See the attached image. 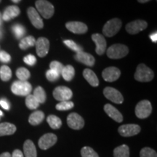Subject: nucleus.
<instances>
[{
	"instance_id": "obj_1",
	"label": "nucleus",
	"mask_w": 157,
	"mask_h": 157,
	"mask_svg": "<svg viewBox=\"0 0 157 157\" xmlns=\"http://www.w3.org/2000/svg\"><path fill=\"white\" fill-rule=\"evenodd\" d=\"M154 77V73L150 68H148L143 63L139 64L137 66L135 74V78L137 81L140 82H148L151 81Z\"/></svg>"
},
{
	"instance_id": "obj_2",
	"label": "nucleus",
	"mask_w": 157,
	"mask_h": 157,
	"mask_svg": "<svg viewBox=\"0 0 157 157\" xmlns=\"http://www.w3.org/2000/svg\"><path fill=\"white\" fill-rule=\"evenodd\" d=\"M36 10L45 19H49L54 15V6L47 0H37L35 3Z\"/></svg>"
},
{
	"instance_id": "obj_3",
	"label": "nucleus",
	"mask_w": 157,
	"mask_h": 157,
	"mask_svg": "<svg viewBox=\"0 0 157 157\" xmlns=\"http://www.w3.org/2000/svg\"><path fill=\"white\" fill-rule=\"evenodd\" d=\"M128 53V48L126 45L122 44H115L111 45L107 50V56L111 59L123 58Z\"/></svg>"
},
{
	"instance_id": "obj_4",
	"label": "nucleus",
	"mask_w": 157,
	"mask_h": 157,
	"mask_svg": "<svg viewBox=\"0 0 157 157\" xmlns=\"http://www.w3.org/2000/svg\"><path fill=\"white\" fill-rule=\"evenodd\" d=\"M11 90L13 94L19 96H27L30 95L32 86L27 81H15L12 84Z\"/></svg>"
},
{
	"instance_id": "obj_5",
	"label": "nucleus",
	"mask_w": 157,
	"mask_h": 157,
	"mask_svg": "<svg viewBox=\"0 0 157 157\" xmlns=\"http://www.w3.org/2000/svg\"><path fill=\"white\" fill-rule=\"evenodd\" d=\"M121 25H122V23H121L120 19L113 18L109 20L103 26V34L108 37L113 36L120 30Z\"/></svg>"
},
{
	"instance_id": "obj_6",
	"label": "nucleus",
	"mask_w": 157,
	"mask_h": 157,
	"mask_svg": "<svg viewBox=\"0 0 157 157\" xmlns=\"http://www.w3.org/2000/svg\"><path fill=\"white\" fill-rule=\"evenodd\" d=\"M135 115L139 119H146L151 115L152 112V106L150 101H142L139 102L135 107Z\"/></svg>"
},
{
	"instance_id": "obj_7",
	"label": "nucleus",
	"mask_w": 157,
	"mask_h": 157,
	"mask_svg": "<svg viewBox=\"0 0 157 157\" xmlns=\"http://www.w3.org/2000/svg\"><path fill=\"white\" fill-rule=\"evenodd\" d=\"M73 96V93L71 89L65 87V86H59L57 87L53 91V97L57 101H69Z\"/></svg>"
},
{
	"instance_id": "obj_8",
	"label": "nucleus",
	"mask_w": 157,
	"mask_h": 157,
	"mask_svg": "<svg viewBox=\"0 0 157 157\" xmlns=\"http://www.w3.org/2000/svg\"><path fill=\"white\" fill-rule=\"evenodd\" d=\"M140 127L134 124L121 125L118 129V132L123 137H132L140 132Z\"/></svg>"
},
{
	"instance_id": "obj_9",
	"label": "nucleus",
	"mask_w": 157,
	"mask_h": 157,
	"mask_svg": "<svg viewBox=\"0 0 157 157\" xmlns=\"http://www.w3.org/2000/svg\"><path fill=\"white\" fill-rule=\"evenodd\" d=\"M103 95L109 101L117 104H121L124 101V98L121 93L117 89L113 87H105L103 90Z\"/></svg>"
},
{
	"instance_id": "obj_10",
	"label": "nucleus",
	"mask_w": 157,
	"mask_h": 157,
	"mask_svg": "<svg viewBox=\"0 0 157 157\" xmlns=\"http://www.w3.org/2000/svg\"><path fill=\"white\" fill-rule=\"evenodd\" d=\"M148 26L146 21L143 20H136L127 23L126 25V31L129 34H137L140 31L145 30Z\"/></svg>"
},
{
	"instance_id": "obj_11",
	"label": "nucleus",
	"mask_w": 157,
	"mask_h": 157,
	"mask_svg": "<svg viewBox=\"0 0 157 157\" xmlns=\"http://www.w3.org/2000/svg\"><path fill=\"white\" fill-rule=\"evenodd\" d=\"M58 140V137L53 133H47L42 135L39 140V146L42 150H47V149L51 148L56 144Z\"/></svg>"
},
{
	"instance_id": "obj_12",
	"label": "nucleus",
	"mask_w": 157,
	"mask_h": 157,
	"mask_svg": "<svg viewBox=\"0 0 157 157\" xmlns=\"http://www.w3.org/2000/svg\"><path fill=\"white\" fill-rule=\"evenodd\" d=\"M67 124L70 128L76 129H81L84 126V120L81 116L76 113H71L67 117Z\"/></svg>"
},
{
	"instance_id": "obj_13",
	"label": "nucleus",
	"mask_w": 157,
	"mask_h": 157,
	"mask_svg": "<svg viewBox=\"0 0 157 157\" xmlns=\"http://www.w3.org/2000/svg\"><path fill=\"white\" fill-rule=\"evenodd\" d=\"M36 46V54L40 58H44L48 55L50 49V42L45 37H40L36 41L35 43Z\"/></svg>"
},
{
	"instance_id": "obj_14",
	"label": "nucleus",
	"mask_w": 157,
	"mask_h": 157,
	"mask_svg": "<svg viewBox=\"0 0 157 157\" xmlns=\"http://www.w3.org/2000/svg\"><path fill=\"white\" fill-rule=\"evenodd\" d=\"M102 76L105 81L113 82L117 81L118 78L120 77L121 71L118 68L111 66V67L105 68L102 73Z\"/></svg>"
},
{
	"instance_id": "obj_15",
	"label": "nucleus",
	"mask_w": 157,
	"mask_h": 157,
	"mask_svg": "<svg viewBox=\"0 0 157 157\" xmlns=\"http://www.w3.org/2000/svg\"><path fill=\"white\" fill-rule=\"evenodd\" d=\"M66 27L68 31L74 34H85L88 30L87 25L79 21H70L66 23Z\"/></svg>"
},
{
	"instance_id": "obj_16",
	"label": "nucleus",
	"mask_w": 157,
	"mask_h": 157,
	"mask_svg": "<svg viewBox=\"0 0 157 157\" xmlns=\"http://www.w3.org/2000/svg\"><path fill=\"white\" fill-rule=\"evenodd\" d=\"M92 39L95 42L96 48V53L99 56H102L106 50V41L103 35L100 34H94L92 35Z\"/></svg>"
},
{
	"instance_id": "obj_17",
	"label": "nucleus",
	"mask_w": 157,
	"mask_h": 157,
	"mask_svg": "<svg viewBox=\"0 0 157 157\" xmlns=\"http://www.w3.org/2000/svg\"><path fill=\"white\" fill-rule=\"evenodd\" d=\"M27 13H28L29 18L30 20L31 24L34 25L35 28L38 29L43 28V26H44L43 21L36 9L34 7H29Z\"/></svg>"
},
{
	"instance_id": "obj_18",
	"label": "nucleus",
	"mask_w": 157,
	"mask_h": 157,
	"mask_svg": "<svg viewBox=\"0 0 157 157\" xmlns=\"http://www.w3.org/2000/svg\"><path fill=\"white\" fill-rule=\"evenodd\" d=\"M74 58L77 61L82 63L86 65L87 66H90V67L93 66L95 62V58L92 55L84 52L83 51L77 52L74 56Z\"/></svg>"
},
{
	"instance_id": "obj_19",
	"label": "nucleus",
	"mask_w": 157,
	"mask_h": 157,
	"mask_svg": "<svg viewBox=\"0 0 157 157\" xmlns=\"http://www.w3.org/2000/svg\"><path fill=\"white\" fill-rule=\"evenodd\" d=\"M104 111L106 114L117 122L120 123L123 121V116L118 110L111 104H105L104 105Z\"/></svg>"
},
{
	"instance_id": "obj_20",
	"label": "nucleus",
	"mask_w": 157,
	"mask_h": 157,
	"mask_svg": "<svg viewBox=\"0 0 157 157\" xmlns=\"http://www.w3.org/2000/svg\"><path fill=\"white\" fill-rule=\"evenodd\" d=\"M20 13H21V10L18 7L15 5L9 6L4 11L2 20L5 21H10V20L18 16Z\"/></svg>"
},
{
	"instance_id": "obj_21",
	"label": "nucleus",
	"mask_w": 157,
	"mask_h": 157,
	"mask_svg": "<svg viewBox=\"0 0 157 157\" xmlns=\"http://www.w3.org/2000/svg\"><path fill=\"white\" fill-rule=\"evenodd\" d=\"M23 152L25 157H36V148L34 143L31 140L25 141L23 144Z\"/></svg>"
},
{
	"instance_id": "obj_22",
	"label": "nucleus",
	"mask_w": 157,
	"mask_h": 157,
	"mask_svg": "<svg viewBox=\"0 0 157 157\" xmlns=\"http://www.w3.org/2000/svg\"><path fill=\"white\" fill-rule=\"evenodd\" d=\"M83 76L88 82V83L93 87H98L99 85V80H98L96 74L92 70L89 68L84 69L83 71Z\"/></svg>"
},
{
	"instance_id": "obj_23",
	"label": "nucleus",
	"mask_w": 157,
	"mask_h": 157,
	"mask_svg": "<svg viewBox=\"0 0 157 157\" xmlns=\"http://www.w3.org/2000/svg\"><path fill=\"white\" fill-rule=\"evenodd\" d=\"M16 131V127L8 122L0 124V137L13 135Z\"/></svg>"
},
{
	"instance_id": "obj_24",
	"label": "nucleus",
	"mask_w": 157,
	"mask_h": 157,
	"mask_svg": "<svg viewBox=\"0 0 157 157\" xmlns=\"http://www.w3.org/2000/svg\"><path fill=\"white\" fill-rule=\"evenodd\" d=\"M44 119V113L41 111H36L33 112L29 118V122L33 126H36L41 124Z\"/></svg>"
},
{
	"instance_id": "obj_25",
	"label": "nucleus",
	"mask_w": 157,
	"mask_h": 157,
	"mask_svg": "<svg viewBox=\"0 0 157 157\" xmlns=\"http://www.w3.org/2000/svg\"><path fill=\"white\" fill-rule=\"evenodd\" d=\"M36 43V39L34 36H29L26 37H24L21 40V42L19 43V48L21 50H25L26 49H28L31 47H33L35 45Z\"/></svg>"
},
{
	"instance_id": "obj_26",
	"label": "nucleus",
	"mask_w": 157,
	"mask_h": 157,
	"mask_svg": "<svg viewBox=\"0 0 157 157\" xmlns=\"http://www.w3.org/2000/svg\"><path fill=\"white\" fill-rule=\"evenodd\" d=\"M61 74L63 78H64L66 81L69 82L71 79H73L74 75H75V70L74 68L71 65H68V66H64L63 68Z\"/></svg>"
},
{
	"instance_id": "obj_27",
	"label": "nucleus",
	"mask_w": 157,
	"mask_h": 157,
	"mask_svg": "<svg viewBox=\"0 0 157 157\" xmlns=\"http://www.w3.org/2000/svg\"><path fill=\"white\" fill-rule=\"evenodd\" d=\"M113 157H129V148L124 144L118 146L113 150Z\"/></svg>"
},
{
	"instance_id": "obj_28",
	"label": "nucleus",
	"mask_w": 157,
	"mask_h": 157,
	"mask_svg": "<svg viewBox=\"0 0 157 157\" xmlns=\"http://www.w3.org/2000/svg\"><path fill=\"white\" fill-rule=\"evenodd\" d=\"M48 124L53 129H58L61 127L62 121L60 118L56 115H50L47 119Z\"/></svg>"
},
{
	"instance_id": "obj_29",
	"label": "nucleus",
	"mask_w": 157,
	"mask_h": 157,
	"mask_svg": "<svg viewBox=\"0 0 157 157\" xmlns=\"http://www.w3.org/2000/svg\"><path fill=\"white\" fill-rule=\"evenodd\" d=\"M33 95L34 96V98L37 100V101L39 102V104L44 103L45 101H46V93H45L44 90L43 89L42 87H40V86H39V87H37L36 89L34 90Z\"/></svg>"
},
{
	"instance_id": "obj_30",
	"label": "nucleus",
	"mask_w": 157,
	"mask_h": 157,
	"mask_svg": "<svg viewBox=\"0 0 157 157\" xmlns=\"http://www.w3.org/2000/svg\"><path fill=\"white\" fill-rule=\"evenodd\" d=\"M25 105L29 109L34 110L39 106V103L33 95H29L25 98Z\"/></svg>"
},
{
	"instance_id": "obj_31",
	"label": "nucleus",
	"mask_w": 157,
	"mask_h": 157,
	"mask_svg": "<svg viewBox=\"0 0 157 157\" xmlns=\"http://www.w3.org/2000/svg\"><path fill=\"white\" fill-rule=\"evenodd\" d=\"M12 77V71L8 66H2L0 68V78L4 82H7Z\"/></svg>"
},
{
	"instance_id": "obj_32",
	"label": "nucleus",
	"mask_w": 157,
	"mask_h": 157,
	"mask_svg": "<svg viewBox=\"0 0 157 157\" xmlns=\"http://www.w3.org/2000/svg\"><path fill=\"white\" fill-rule=\"evenodd\" d=\"M12 30H13V34H14L15 36L16 37V39H22L23 36H24L25 34V29L23 25L18 24H15L12 28Z\"/></svg>"
},
{
	"instance_id": "obj_33",
	"label": "nucleus",
	"mask_w": 157,
	"mask_h": 157,
	"mask_svg": "<svg viewBox=\"0 0 157 157\" xmlns=\"http://www.w3.org/2000/svg\"><path fill=\"white\" fill-rule=\"evenodd\" d=\"M16 76L20 81H27V79L30 78L31 74L28 69L21 67L16 71Z\"/></svg>"
},
{
	"instance_id": "obj_34",
	"label": "nucleus",
	"mask_w": 157,
	"mask_h": 157,
	"mask_svg": "<svg viewBox=\"0 0 157 157\" xmlns=\"http://www.w3.org/2000/svg\"><path fill=\"white\" fill-rule=\"evenodd\" d=\"M74 104L73 102L67 101H61L56 105V109L58 111H68L73 109Z\"/></svg>"
},
{
	"instance_id": "obj_35",
	"label": "nucleus",
	"mask_w": 157,
	"mask_h": 157,
	"mask_svg": "<svg viewBox=\"0 0 157 157\" xmlns=\"http://www.w3.org/2000/svg\"><path fill=\"white\" fill-rule=\"evenodd\" d=\"M81 155L82 157H99L93 148L88 146H84L82 148Z\"/></svg>"
},
{
	"instance_id": "obj_36",
	"label": "nucleus",
	"mask_w": 157,
	"mask_h": 157,
	"mask_svg": "<svg viewBox=\"0 0 157 157\" xmlns=\"http://www.w3.org/2000/svg\"><path fill=\"white\" fill-rule=\"evenodd\" d=\"M63 43L66 44V46H67L68 48L71 49V50L75 51V52L77 53V52H82V47H80L79 45H78L76 42H74L73 40H70V39H67V40H64Z\"/></svg>"
},
{
	"instance_id": "obj_37",
	"label": "nucleus",
	"mask_w": 157,
	"mask_h": 157,
	"mask_svg": "<svg viewBox=\"0 0 157 157\" xmlns=\"http://www.w3.org/2000/svg\"><path fill=\"white\" fill-rule=\"evenodd\" d=\"M140 157H157L156 152L155 151L154 149L148 148H143L141 149L140 152Z\"/></svg>"
},
{
	"instance_id": "obj_38",
	"label": "nucleus",
	"mask_w": 157,
	"mask_h": 157,
	"mask_svg": "<svg viewBox=\"0 0 157 157\" xmlns=\"http://www.w3.org/2000/svg\"><path fill=\"white\" fill-rule=\"evenodd\" d=\"M63 67V65L61 63H60L59 61H56V60L52 61L50 64V69L55 71H56L57 73H58L59 74H61V71Z\"/></svg>"
},
{
	"instance_id": "obj_39",
	"label": "nucleus",
	"mask_w": 157,
	"mask_h": 157,
	"mask_svg": "<svg viewBox=\"0 0 157 157\" xmlns=\"http://www.w3.org/2000/svg\"><path fill=\"white\" fill-rule=\"evenodd\" d=\"M46 77L48 78V81L56 82L58 79L59 77H60V74L57 73L56 71H55L53 70L49 69L48 71L46 72Z\"/></svg>"
},
{
	"instance_id": "obj_40",
	"label": "nucleus",
	"mask_w": 157,
	"mask_h": 157,
	"mask_svg": "<svg viewBox=\"0 0 157 157\" xmlns=\"http://www.w3.org/2000/svg\"><path fill=\"white\" fill-rule=\"evenodd\" d=\"M23 60H24L25 63H26L27 65H29V66H34L36 63V57L33 56V55H28V56L24 57Z\"/></svg>"
},
{
	"instance_id": "obj_41",
	"label": "nucleus",
	"mask_w": 157,
	"mask_h": 157,
	"mask_svg": "<svg viewBox=\"0 0 157 157\" xmlns=\"http://www.w3.org/2000/svg\"><path fill=\"white\" fill-rule=\"evenodd\" d=\"M11 60V57L5 51H0V61L2 63H9Z\"/></svg>"
},
{
	"instance_id": "obj_42",
	"label": "nucleus",
	"mask_w": 157,
	"mask_h": 157,
	"mask_svg": "<svg viewBox=\"0 0 157 157\" xmlns=\"http://www.w3.org/2000/svg\"><path fill=\"white\" fill-rule=\"evenodd\" d=\"M0 105L5 110H9L10 107V106L9 102L6 99H5V98H2V99L0 100Z\"/></svg>"
},
{
	"instance_id": "obj_43",
	"label": "nucleus",
	"mask_w": 157,
	"mask_h": 157,
	"mask_svg": "<svg viewBox=\"0 0 157 157\" xmlns=\"http://www.w3.org/2000/svg\"><path fill=\"white\" fill-rule=\"evenodd\" d=\"M11 156H12V157H24V156H23V152L21 151L18 150V149H16V150H15Z\"/></svg>"
},
{
	"instance_id": "obj_44",
	"label": "nucleus",
	"mask_w": 157,
	"mask_h": 157,
	"mask_svg": "<svg viewBox=\"0 0 157 157\" xmlns=\"http://www.w3.org/2000/svg\"><path fill=\"white\" fill-rule=\"evenodd\" d=\"M150 38H151V41L153 42L156 43L157 42V34H156V32L153 33L152 34H151L150 35Z\"/></svg>"
},
{
	"instance_id": "obj_45",
	"label": "nucleus",
	"mask_w": 157,
	"mask_h": 157,
	"mask_svg": "<svg viewBox=\"0 0 157 157\" xmlns=\"http://www.w3.org/2000/svg\"><path fill=\"white\" fill-rule=\"evenodd\" d=\"M0 157H12L11 154L8 152H5L3 154H2L0 155Z\"/></svg>"
},
{
	"instance_id": "obj_46",
	"label": "nucleus",
	"mask_w": 157,
	"mask_h": 157,
	"mask_svg": "<svg viewBox=\"0 0 157 157\" xmlns=\"http://www.w3.org/2000/svg\"><path fill=\"white\" fill-rule=\"evenodd\" d=\"M149 1H151V0H137V2H138L143 3V4L148 2H149Z\"/></svg>"
},
{
	"instance_id": "obj_47",
	"label": "nucleus",
	"mask_w": 157,
	"mask_h": 157,
	"mask_svg": "<svg viewBox=\"0 0 157 157\" xmlns=\"http://www.w3.org/2000/svg\"><path fill=\"white\" fill-rule=\"evenodd\" d=\"M2 15L1 14V13H0V26H1L2 24Z\"/></svg>"
},
{
	"instance_id": "obj_48",
	"label": "nucleus",
	"mask_w": 157,
	"mask_h": 157,
	"mask_svg": "<svg viewBox=\"0 0 157 157\" xmlns=\"http://www.w3.org/2000/svg\"><path fill=\"white\" fill-rule=\"evenodd\" d=\"M12 1H13L14 3H18L21 1V0H12Z\"/></svg>"
},
{
	"instance_id": "obj_49",
	"label": "nucleus",
	"mask_w": 157,
	"mask_h": 157,
	"mask_svg": "<svg viewBox=\"0 0 157 157\" xmlns=\"http://www.w3.org/2000/svg\"><path fill=\"white\" fill-rule=\"evenodd\" d=\"M2 37V30L0 28V39H1Z\"/></svg>"
},
{
	"instance_id": "obj_50",
	"label": "nucleus",
	"mask_w": 157,
	"mask_h": 157,
	"mask_svg": "<svg viewBox=\"0 0 157 157\" xmlns=\"http://www.w3.org/2000/svg\"><path fill=\"white\" fill-rule=\"evenodd\" d=\"M2 116H3V112L2 111H0V118L2 117Z\"/></svg>"
},
{
	"instance_id": "obj_51",
	"label": "nucleus",
	"mask_w": 157,
	"mask_h": 157,
	"mask_svg": "<svg viewBox=\"0 0 157 157\" xmlns=\"http://www.w3.org/2000/svg\"><path fill=\"white\" fill-rule=\"evenodd\" d=\"M1 1H2V0H0V2H1Z\"/></svg>"
}]
</instances>
